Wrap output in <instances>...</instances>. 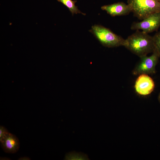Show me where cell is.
Here are the masks:
<instances>
[{
  "label": "cell",
  "mask_w": 160,
  "mask_h": 160,
  "mask_svg": "<svg viewBox=\"0 0 160 160\" xmlns=\"http://www.w3.org/2000/svg\"><path fill=\"white\" fill-rule=\"evenodd\" d=\"M124 47L140 57L153 52L155 49L153 36L139 30L125 39Z\"/></svg>",
  "instance_id": "6da1fadb"
},
{
  "label": "cell",
  "mask_w": 160,
  "mask_h": 160,
  "mask_svg": "<svg viewBox=\"0 0 160 160\" xmlns=\"http://www.w3.org/2000/svg\"><path fill=\"white\" fill-rule=\"evenodd\" d=\"M89 31L92 33L100 43L108 47H125L126 39L114 33L110 29L100 25H95Z\"/></svg>",
  "instance_id": "7a4b0ae2"
},
{
  "label": "cell",
  "mask_w": 160,
  "mask_h": 160,
  "mask_svg": "<svg viewBox=\"0 0 160 160\" xmlns=\"http://www.w3.org/2000/svg\"><path fill=\"white\" fill-rule=\"evenodd\" d=\"M127 3L134 15L141 20L160 12V2L157 0H127Z\"/></svg>",
  "instance_id": "3957f363"
},
{
  "label": "cell",
  "mask_w": 160,
  "mask_h": 160,
  "mask_svg": "<svg viewBox=\"0 0 160 160\" xmlns=\"http://www.w3.org/2000/svg\"><path fill=\"white\" fill-rule=\"evenodd\" d=\"M152 53L149 56L146 55L140 57V62L132 71L133 75H149L155 73L156 67L160 57L155 48Z\"/></svg>",
  "instance_id": "277c9868"
},
{
  "label": "cell",
  "mask_w": 160,
  "mask_h": 160,
  "mask_svg": "<svg viewBox=\"0 0 160 160\" xmlns=\"http://www.w3.org/2000/svg\"><path fill=\"white\" fill-rule=\"evenodd\" d=\"M160 26V12L153 13L142 21L133 23L131 27L132 30H141L147 33L157 31Z\"/></svg>",
  "instance_id": "5b68a950"
},
{
  "label": "cell",
  "mask_w": 160,
  "mask_h": 160,
  "mask_svg": "<svg viewBox=\"0 0 160 160\" xmlns=\"http://www.w3.org/2000/svg\"><path fill=\"white\" fill-rule=\"evenodd\" d=\"M155 87L154 81L148 74L139 75L136 80L135 88L136 92L142 95H146L151 94Z\"/></svg>",
  "instance_id": "8992f818"
},
{
  "label": "cell",
  "mask_w": 160,
  "mask_h": 160,
  "mask_svg": "<svg viewBox=\"0 0 160 160\" xmlns=\"http://www.w3.org/2000/svg\"><path fill=\"white\" fill-rule=\"evenodd\" d=\"M101 9L113 17L126 15L132 12L129 5L123 2L104 5L101 7Z\"/></svg>",
  "instance_id": "52a82bcc"
},
{
  "label": "cell",
  "mask_w": 160,
  "mask_h": 160,
  "mask_svg": "<svg viewBox=\"0 0 160 160\" xmlns=\"http://www.w3.org/2000/svg\"><path fill=\"white\" fill-rule=\"evenodd\" d=\"M1 147L6 152L14 153H16L20 148V142L17 137L10 132L0 141Z\"/></svg>",
  "instance_id": "ba28073f"
},
{
  "label": "cell",
  "mask_w": 160,
  "mask_h": 160,
  "mask_svg": "<svg viewBox=\"0 0 160 160\" xmlns=\"http://www.w3.org/2000/svg\"><path fill=\"white\" fill-rule=\"evenodd\" d=\"M58 1L62 3L72 13V15L74 14L81 13L84 15L86 14L81 12L78 8V7L75 5V3L77 2L76 0H57Z\"/></svg>",
  "instance_id": "9c48e42d"
},
{
  "label": "cell",
  "mask_w": 160,
  "mask_h": 160,
  "mask_svg": "<svg viewBox=\"0 0 160 160\" xmlns=\"http://www.w3.org/2000/svg\"><path fill=\"white\" fill-rule=\"evenodd\" d=\"M65 160H88L89 158L87 155L82 153L72 152L66 154Z\"/></svg>",
  "instance_id": "30bf717a"
},
{
  "label": "cell",
  "mask_w": 160,
  "mask_h": 160,
  "mask_svg": "<svg viewBox=\"0 0 160 160\" xmlns=\"http://www.w3.org/2000/svg\"><path fill=\"white\" fill-rule=\"evenodd\" d=\"M155 48L157 51L160 57V31L153 36Z\"/></svg>",
  "instance_id": "8fae6325"
},
{
  "label": "cell",
  "mask_w": 160,
  "mask_h": 160,
  "mask_svg": "<svg viewBox=\"0 0 160 160\" xmlns=\"http://www.w3.org/2000/svg\"><path fill=\"white\" fill-rule=\"evenodd\" d=\"M8 131L4 127L0 126V141L2 140L9 133Z\"/></svg>",
  "instance_id": "7c38bea8"
},
{
  "label": "cell",
  "mask_w": 160,
  "mask_h": 160,
  "mask_svg": "<svg viewBox=\"0 0 160 160\" xmlns=\"http://www.w3.org/2000/svg\"><path fill=\"white\" fill-rule=\"evenodd\" d=\"M19 159V160H29L30 158L27 157H21Z\"/></svg>",
  "instance_id": "4fadbf2b"
},
{
  "label": "cell",
  "mask_w": 160,
  "mask_h": 160,
  "mask_svg": "<svg viewBox=\"0 0 160 160\" xmlns=\"http://www.w3.org/2000/svg\"><path fill=\"white\" fill-rule=\"evenodd\" d=\"M158 99L159 102L160 103V92L159 94V96L158 97Z\"/></svg>",
  "instance_id": "5bb4252c"
},
{
  "label": "cell",
  "mask_w": 160,
  "mask_h": 160,
  "mask_svg": "<svg viewBox=\"0 0 160 160\" xmlns=\"http://www.w3.org/2000/svg\"><path fill=\"white\" fill-rule=\"evenodd\" d=\"M160 2V0H157Z\"/></svg>",
  "instance_id": "9a60e30c"
}]
</instances>
